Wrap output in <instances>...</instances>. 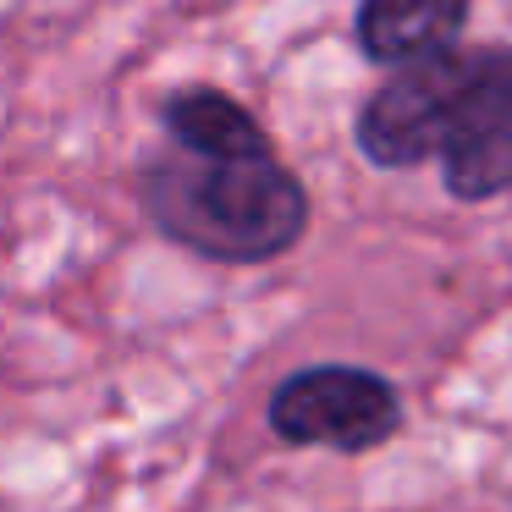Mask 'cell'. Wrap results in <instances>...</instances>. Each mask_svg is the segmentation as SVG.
Listing matches in <instances>:
<instances>
[{"label":"cell","instance_id":"cell-1","mask_svg":"<svg viewBox=\"0 0 512 512\" xmlns=\"http://www.w3.org/2000/svg\"><path fill=\"white\" fill-rule=\"evenodd\" d=\"M138 210L210 265H270L309 232V188L276 155L221 160L171 144L138 166Z\"/></svg>","mask_w":512,"mask_h":512},{"label":"cell","instance_id":"cell-5","mask_svg":"<svg viewBox=\"0 0 512 512\" xmlns=\"http://www.w3.org/2000/svg\"><path fill=\"white\" fill-rule=\"evenodd\" d=\"M468 28V0H358L353 45L375 67H408L457 45Z\"/></svg>","mask_w":512,"mask_h":512},{"label":"cell","instance_id":"cell-2","mask_svg":"<svg viewBox=\"0 0 512 512\" xmlns=\"http://www.w3.org/2000/svg\"><path fill=\"white\" fill-rule=\"evenodd\" d=\"M474 61L479 50L446 45L435 56L408 61V67H391V78L353 116L358 155L375 171H413L424 160H441L457 100L474 78Z\"/></svg>","mask_w":512,"mask_h":512},{"label":"cell","instance_id":"cell-4","mask_svg":"<svg viewBox=\"0 0 512 512\" xmlns=\"http://www.w3.org/2000/svg\"><path fill=\"white\" fill-rule=\"evenodd\" d=\"M441 188L457 204L512 193V50H479L441 149Z\"/></svg>","mask_w":512,"mask_h":512},{"label":"cell","instance_id":"cell-6","mask_svg":"<svg viewBox=\"0 0 512 512\" xmlns=\"http://www.w3.org/2000/svg\"><path fill=\"white\" fill-rule=\"evenodd\" d=\"M160 133L177 149H193V155H221V160L276 155L265 122L243 100H232L226 89H210V83H188V89L171 94L160 105Z\"/></svg>","mask_w":512,"mask_h":512},{"label":"cell","instance_id":"cell-3","mask_svg":"<svg viewBox=\"0 0 512 512\" xmlns=\"http://www.w3.org/2000/svg\"><path fill=\"white\" fill-rule=\"evenodd\" d=\"M408 408L386 375L358 364H309L270 391L265 424L287 446H325L342 457H364L402 430Z\"/></svg>","mask_w":512,"mask_h":512}]
</instances>
